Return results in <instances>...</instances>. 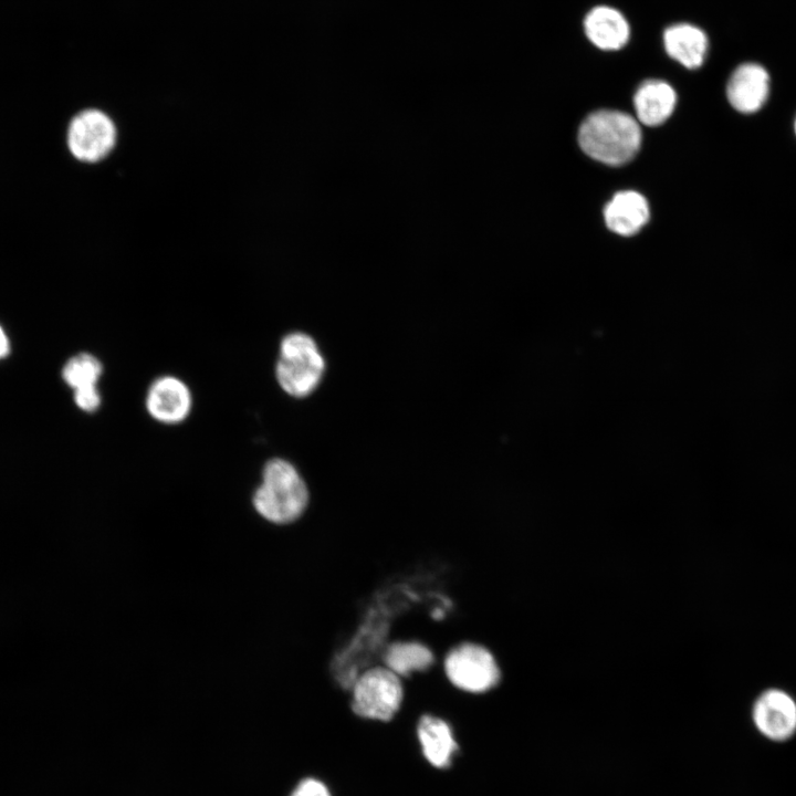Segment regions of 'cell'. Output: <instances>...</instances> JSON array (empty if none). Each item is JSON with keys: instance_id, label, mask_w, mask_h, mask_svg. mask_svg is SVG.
<instances>
[{"instance_id": "1", "label": "cell", "mask_w": 796, "mask_h": 796, "mask_svg": "<svg viewBox=\"0 0 796 796\" xmlns=\"http://www.w3.org/2000/svg\"><path fill=\"white\" fill-rule=\"evenodd\" d=\"M310 502V492L297 469L273 458L262 469L261 483L252 496L255 511L266 521L285 525L298 520Z\"/></svg>"}, {"instance_id": "2", "label": "cell", "mask_w": 796, "mask_h": 796, "mask_svg": "<svg viewBox=\"0 0 796 796\" xmlns=\"http://www.w3.org/2000/svg\"><path fill=\"white\" fill-rule=\"evenodd\" d=\"M582 149L606 165L619 166L635 157L641 143V130L630 115L603 109L585 118L578 132Z\"/></svg>"}, {"instance_id": "3", "label": "cell", "mask_w": 796, "mask_h": 796, "mask_svg": "<svg viewBox=\"0 0 796 796\" xmlns=\"http://www.w3.org/2000/svg\"><path fill=\"white\" fill-rule=\"evenodd\" d=\"M325 359L312 336L303 332L286 334L279 346L275 378L294 398L310 396L325 373Z\"/></svg>"}, {"instance_id": "4", "label": "cell", "mask_w": 796, "mask_h": 796, "mask_svg": "<svg viewBox=\"0 0 796 796\" xmlns=\"http://www.w3.org/2000/svg\"><path fill=\"white\" fill-rule=\"evenodd\" d=\"M349 708L362 719L389 722L405 700L402 679L384 664L363 670L350 689Z\"/></svg>"}, {"instance_id": "5", "label": "cell", "mask_w": 796, "mask_h": 796, "mask_svg": "<svg viewBox=\"0 0 796 796\" xmlns=\"http://www.w3.org/2000/svg\"><path fill=\"white\" fill-rule=\"evenodd\" d=\"M442 670L453 688L472 695L494 689L501 679L493 653L474 641L452 647L442 659Z\"/></svg>"}, {"instance_id": "6", "label": "cell", "mask_w": 796, "mask_h": 796, "mask_svg": "<svg viewBox=\"0 0 796 796\" xmlns=\"http://www.w3.org/2000/svg\"><path fill=\"white\" fill-rule=\"evenodd\" d=\"M116 143L113 121L98 109H85L70 123L67 146L78 160L95 163L108 155Z\"/></svg>"}, {"instance_id": "7", "label": "cell", "mask_w": 796, "mask_h": 796, "mask_svg": "<svg viewBox=\"0 0 796 796\" xmlns=\"http://www.w3.org/2000/svg\"><path fill=\"white\" fill-rule=\"evenodd\" d=\"M752 721L765 739L786 742L796 734V701L782 689H767L753 703Z\"/></svg>"}, {"instance_id": "8", "label": "cell", "mask_w": 796, "mask_h": 796, "mask_svg": "<svg viewBox=\"0 0 796 796\" xmlns=\"http://www.w3.org/2000/svg\"><path fill=\"white\" fill-rule=\"evenodd\" d=\"M145 406L149 416L156 421L177 425L190 413L192 396L186 383L176 376L165 375L150 384Z\"/></svg>"}, {"instance_id": "9", "label": "cell", "mask_w": 796, "mask_h": 796, "mask_svg": "<svg viewBox=\"0 0 796 796\" xmlns=\"http://www.w3.org/2000/svg\"><path fill=\"white\" fill-rule=\"evenodd\" d=\"M771 92L769 74L757 63L740 64L729 77L726 97L739 113L752 115L766 104Z\"/></svg>"}, {"instance_id": "10", "label": "cell", "mask_w": 796, "mask_h": 796, "mask_svg": "<svg viewBox=\"0 0 796 796\" xmlns=\"http://www.w3.org/2000/svg\"><path fill=\"white\" fill-rule=\"evenodd\" d=\"M587 40L601 51H618L630 40V24L624 13L607 4L593 7L584 17Z\"/></svg>"}, {"instance_id": "11", "label": "cell", "mask_w": 796, "mask_h": 796, "mask_svg": "<svg viewBox=\"0 0 796 796\" xmlns=\"http://www.w3.org/2000/svg\"><path fill=\"white\" fill-rule=\"evenodd\" d=\"M416 733L426 761L436 768H449L459 751L450 723L440 716L423 714L418 720Z\"/></svg>"}, {"instance_id": "12", "label": "cell", "mask_w": 796, "mask_h": 796, "mask_svg": "<svg viewBox=\"0 0 796 796\" xmlns=\"http://www.w3.org/2000/svg\"><path fill=\"white\" fill-rule=\"evenodd\" d=\"M662 44L666 53L688 70L701 67L709 50L706 33L689 22L668 25L662 33Z\"/></svg>"}, {"instance_id": "13", "label": "cell", "mask_w": 796, "mask_h": 796, "mask_svg": "<svg viewBox=\"0 0 796 796\" xmlns=\"http://www.w3.org/2000/svg\"><path fill=\"white\" fill-rule=\"evenodd\" d=\"M380 660L383 664L402 680L415 673L430 670L438 659L432 649L419 640H391L385 646Z\"/></svg>"}, {"instance_id": "14", "label": "cell", "mask_w": 796, "mask_h": 796, "mask_svg": "<svg viewBox=\"0 0 796 796\" xmlns=\"http://www.w3.org/2000/svg\"><path fill=\"white\" fill-rule=\"evenodd\" d=\"M607 227L620 234L637 233L649 219V206L643 196L637 191L617 192L604 210Z\"/></svg>"}, {"instance_id": "15", "label": "cell", "mask_w": 796, "mask_h": 796, "mask_svg": "<svg viewBox=\"0 0 796 796\" xmlns=\"http://www.w3.org/2000/svg\"><path fill=\"white\" fill-rule=\"evenodd\" d=\"M677 103L673 87L662 80H647L640 84L633 96L638 119L648 126L666 122Z\"/></svg>"}, {"instance_id": "16", "label": "cell", "mask_w": 796, "mask_h": 796, "mask_svg": "<svg viewBox=\"0 0 796 796\" xmlns=\"http://www.w3.org/2000/svg\"><path fill=\"white\" fill-rule=\"evenodd\" d=\"M102 373L101 360L90 353L72 356L62 368L63 380L73 391L96 388Z\"/></svg>"}, {"instance_id": "17", "label": "cell", "mask_w": 796, "mask_h": 796, "mask_svg": "<svg viewBox=\"0 0 796 796\" xmlns=\"http://www.w3.org/2000/svg\"><path fill=\"white\" fill-rule=\"evenodd\" d=\"M75 405L85 412H94L101 406L102 397L96 388L73 391Z\"/></svg>"}, {"instance_id": "18", "label": "cell", "mask_w": 796, "mask_h": 796, "mask_svg": "<svg viewBox=\"0 0 796 796\" xmlns=\"http://www.w3.org/2000/svg\"><path fill=\"white\" fill-rule=\"evenodd\" d=\"M291 796H333L328 786L317 778H305L297 784Z\"/></svg>"}, {"instance_id": "19", "label": "cell", "mask_w": 796, "mask_h": 796, "mask_svg": "<svg viewBox=\"0 0 796 796\" xmlns=\"http://www.w3.org/2000/svg\"><path fill=\"white\" fill-rule=\"evenodd\" d=\"M10 349V343L3 328L0 326V359L6 357Z\"/></svg>"}, {"instance_id": "20", "label": "cell", "mask_w": 796, "mask_h": 796, "mask_svg": "<svg viewBox=\"0 0 796 796\" xmlns=\"http://www.w3.org/2000/svg\"><path fill=\"white\" fill-rule=\"evenodd\" d=\"M794 133H795V135H796V117H795V121H794Z\"/></svg>"}]
</instances>
